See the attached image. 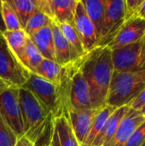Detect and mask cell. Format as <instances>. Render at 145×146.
<instances>
[{
    "label": "cell",
    "instance_id": "obj_1",
    "mask_svg": "<svg viewBox=\"0 0 145 146\" xmlns=\"http://www.w3.org/2000/svg\"><path fill=\"white\" fill-rule=\"evenodd\" d=\"M80 71L87 82L92 109L106 105V99L114 73L112 50L97 47L83 58Z\"/></svg>",
    "mask_w": 145,
    "mask_h": 146
},
{
    "label": "cell",
    "instance_id": "obj_2",
    "mask_svg": "<svg viewBox=\"0 0 145 146\" xmlns=\"http://www.w3.org/2000/svg\"><path fill=\"white\" fill-rule=\"evenodd\" d=\"M24 137L34 146H50L54 117L51 112L27 89L19 90Z\"/></svg>",
    "mask_w": 145,
    "mask_h": 146
},
{
    "label": "cell",
    "instance_id": "obj_3",
    "mask_svg": "<svg viewBox=\"0 0 145 146\" xmlns=\"http://www.w3.org/2000/svg\"><path fill=\"white\" fill-rule=\"evenodd\" d=\"M145 89V69L137 72L113 73L106 104L121 108L128 104Z\"/></svg>",
    "mask_w": 145,
    "mask_h": 146
},
{
    "label": "cell",
    "instance_id": "obj_4",
    "mask_svg": "<svg viewBox=\"0 0 145 146\" xmlns=\"http://www.w3.org/2000/svg\"><path fill=\"white\" fill-rule=\"evenodd\" d=\"M19 90L20 87L0 80V115L18 139L24 136Z\"/></svg>",
    "mask_w": 145,
    "mask_h": 146
},
{
    "label": "cell",
    "instance_id": "obj_5",
    "mask_svg": "<svg viewBox=\"0 0 145 146\" xmlns=\"http://www.w3.org/2000/svg\"><path fill=\"white\" fill-rule=\"evenodd\" d=\"M114 71L137 72L145 69V37L141 40L112 50Z\"/></svg>",
    "mask_w": 145,
    "mask_h": 146
},
{
    "label": "cell",
    "instance_id": "obj_6",
    "mask_svg": "<svg viewBox=\"0 0 145 146\" xmlns=\"http://www.w3.org/2000/svg\"><path fill=\"white\" fill-rule=\"evenodd\" d=\"M29 74L10 51L3 34L0 33V80L21 88L27 81Z\"/></svg>",
    "mask_w": 145,
    "mask_h": 146
},
{
    "label": "cell",
    "instance_id": "obj_7",
    "mask_svg": "<svg viewBox=\"0 0 145 146\" xmlns=\"http://www.w3.org/2000/svg\"><path fill=\"white\" fill-rule=\"evenodd\" d=\"M125 21L124 0H105L103 26L97 47L108 46Z\"/></svg>",
    "mask_w": 145,
    "mask_h": 146
},
{
    "label": "cell",
    "instance_id": "obj_8",
    "mask_svg": "<svg viewBox=\"0 0 145 146\" xmlns=\"http://www.w3.org/2000/svg\"><path fill=\"white\" fill-rule=\"evenodd\" d=\"M29 90L52 114L54 119L60 117V106L56 84L30 73L29 78L22 86Z\"/></svg>",
    "mask_w": 145,
    "mask_h": 146
},
{
    "label": "cell",
    "instance_id": "obj_9",
    "mask_svg": "<svg viewBox=\"0 0 145 146\" xmlns=\"http://www.w3.org/2000/svg\"><path fill=\"white\" fill-rule=\"evenodd\" d=\"M83 57L77 61L76 67L74 68L70 86L69 101L71 110H90L92 109L90 91L86 80H85L80 67L83 62Z\"/></svg>",
    "mask_w": 145,
    "mask_h": 146
},
{
    "label": "cell",
    "instance_id": "obj_10",
    "mask_svg": "<svg viewBox=\"0 0 145 146\" xmlns=\"http://www.w3.org/2000/svg\"><path fill=\"white\" fill-rule=\"evenodd\" d=\"M73 25L79 36L85 53H88L97 47V40L94 25L88 16L81 0H78L76 5Z\"/></svg>",
    "mask_w": 145,
    "mask_h": 146
},
{
    "label": "cell",
    "instance_id": "obj_11",
    "mask_svg": "<svg viewBox=\"0 0 145 146\" xmlns=\"http://www.w3.org/2000/svg\"><path fill=\"white\" fill-rule=\"evenodd\" d=\"M145 37V20L135 16L124 22L115 38L109 44L111 50L138 42Z\"/></svg>",
    "mask_w": 145,
    "mask_h": 146
},
{
    "label": "cell",
    "instance_id": "obj_12",
    "mask_svg": "<svg viewBox=\"0 0 145 146\" xmlns=\"http://www.w3.org/2000/svg\"><path fill=\"white\" fill-rule=\"evenodd\" d=\"M100 109V108H99ZM99 109L70 110L68 119L71 128L80 145L85 142Z\"/></svg>",
    "mask_w": 145,
    "mask_h": 146
},
{
    "label": "cell",
    "instance_id": "obj_13",
    "mask_svg": "<svg viewBox=\"0 0 145 146\" xmlns=\"http://www.w3.org/2000/svg\"><path fill=\"white\" fill-rule=\"evenodd\" d=\"M145 121L139 111L129 108L128 112L121 120L114 136L103 146H125L133 132Z\"/></svg>",
    "mask_w": 145,
    "mask_h": 146
},
{
    "label": "cell",
    "instance_id": "obj_14",
    "mask_svg": "<svg viewBox=\"0 0 145 146\" xmlns=\"http://www.w3.org/2000/svg\"><path fill=\"white\" fill-rule=\"evenodd\" d=\"M52 33L55 47V57L56 63H58L61 67H63L80 58V56L78 55L74 48L64 36L58 24L53 21Z\"/></svg>",
    "mask_w": 145,
    "mask_h": 146
},
{
    "label": "cell",
    "instance_id": "obj_15",
    "mask_svg": "<svg viewBox=\"0 0 145 146\" xmlns=\"http://www.w3.org/2000/svg\"><path fill=\"white\" fill-rule=\"evenodd\" d=\"M50 146H81L78 142L67 117L62 115L54 119Z\"/></svg>",
    "mask_w": 145,
    "mask_h": 146
},
{
    "label": "cell",
    "instance_id": "obj_16",
    "mask_svg": "<svg viewBox=\"0 0 145 146\" xmlns=\"http://www.w3.org/2000/svg\"><path fill=\"white\" fill-rule=\"evenodd\" d=\"M28 38L35 44V46L42 55L43 58L56 62L52 22L51 24L39 29Z\"/></svg>",
    "mask_w": 145,
    "mask_h": 146
},
{
    "label": "cell",
    "instance_id": "obj_17",
    "mask_svg": "<svg viewBox=\"0 0 145 146\" xmlns=\"http://www.w3.org/2000/svg\"><path fill=\"white\" fill-rule=\"evenodd\" d=\"M129 110L128 106H123L121 108H117L115 111L110 115L105 123L103 128L98 133V135L95 138L91 146H103L107 143L116 132L121 120L126 115Z\"/></svg>",
    "mask_w": 145,
    "mask_h": 146
},
{
    "label": "cell",
    "instance_id": "obj_18",
    "mask_svg": "<svg viewBox=\"0 0 145 146\" xmlns=\"http://www.w3.org/2000/svg\"><path fill=\"white\" fill-rule=\"evenodd\" d=\"M78 0H50L52 21L57 24L73 25V17Z\"/></svg>",
    "mask_w": 145,
    "mask_h": 146
},
{
    "label": "cell",
    "instance_id": "obj_19",
    "mask_svg": "<svg viewBox=\"0 0 145 146\" xmlns=\"http://www.w3.org/2000/svg\"><path fill=\"white\" fill-rule=\"evenodd\" d=\"M85 11L92 21L96 36L97 40V44L101 37L102 29L103 26L104 20V10H105V0H81Z\"/></svg>",
    "mask_w": 145,
    "mask_h": 146
},
{
    "label": "cell",
    "instance_id": "obj_20",
    "mask_svg": "<svg viewBox=\"0 0 145 146\" xmlns=\"http://www.w3.org/2000/svg\"><path fill=\"white\" fill-rule=\"evenodd\" d=\"M3 37L4 38L10 51L20 62L24 54L26 42L27 38V35L26 34L25 31L23 29L15 31H6L3 33Z\"/></svg>",
    "mask_w": 145,
    "mask_h": 146
},
{
    "label": "cell",
    "instance_id": "obj_21",
    "mask_svg": "<svg viewBox=\"0 0 145 146\" xmlns=\"http://www.w3.org/2000/svg\"><path fill=\"white\" fill-rule=\"evenodd\" d=\"M117 108L109 106V105H104L99 109V111L93 121V124L91 126V131L89 133V135L84 143V145L81 146H91L92 142L94 141L95 138L98 135V133L101 132V130L103 128L105 123L107 122L108 119L110 117V115L115 111Z\"/></svg>",
    "mask_w": 145,
    "mask_h": 146
},
{
    "label": "cell",
    "instance_id": "obj_22",
    "mask_svg": "<svg viewBox=\"0 0 145 146\" xmlns=\"http://www.w3.org/2000/svg\"><path fill=\"white\" fill-rule=\"evenodd\" d=\"M43 56L35 46V44L32 42V40L28 38H26L25 51L22 57L20 60L21 65L32 74H35L37 68L43 60Z\"/></svg>",
    "mask_w": 145,
    "mask_h": 146
},
{
    "label": "cell",
    "instance_id": "obj_23",
    "mask_svg": "<svg viewBox=\"0 0 145 146\" xmlns=\"http://www.w3.org/2000/svg\"><path fill=\"white\" fill-rule=\"evenodd\" d=\"M15 10L21 29L24 30L29 18L38 10L35 0H7Z\"/></svg>",
    "mask_w": 145,
    "mask_h": 146
},
{
    "label": "cell",
    "instance_id": "obj_24",
    "mask_svg": "<svg viewBox=\"0 0 145 146\" xmlns=\"http://www.w3.org/2000/svg\"><path fill=\"white\" fill-rule=\"evenodd\" d=\"M62 67L54 61L44 58L36 69L35 74L57 85L60 80Z\"/></svg>",
    "mask_w": 145,
    "mask_h": 146
},
{
    "label": "cell",
    "instance_id": "obj_25",
    "mask_svg": "<svg viewBox=\"0 0 145 146\" xmlns=\"http://www.w3.org/2000/svg\"><path fill=\"white\" fill-rule=\"evenodd\" d=\"M60 29L63 33L64 36L69 41V43L72 44V46L74 48L78 55L82 57L85 56L87 53H85L83 44L81 43V40L79 38V36L76 31V28L74 25L69 24V23H62V24H58Z\"/></svg>",
    "mask_w": 145,
    "mask_h": 146
},
{
    "label": "cell",
    "instance_id": "obj_26",
    "mask_svg": "<svg viewBox=\"0 0 145 146\" xmlns=\"http://www.w3.org/2000/svg\"><path fill=\"white\" fill-rule=\"evenodd\" d=\"M51 22L52 20L49 16H47L46 15L43 14L38 10H36L33 13V15L29 18L24 28V31L26 34L29 37L37 31H38L39 29L51 24Z\"/></svg>",
    "mask_w": 145,
    "mask_h": 146
},
{
    "label": "cell",
    "instance_id": "obj_27",
    "mask_svg": "<svg viewBox=\"0 0 145 146\" xmlns=\"http://www.w3.org/2000/svg\"><path fill=\"white\" fill-rule=\"evenodd\" d=\"M2 10H3V18L7 31H15V30L21 29L17 15L7 0H3Z\"/></svg>",
    "mask_w": 145,
    "mask_h": 146
},
{
    "label": "cell",
    "instance_id": "obj_28",
    "mask_svg": "<svg viewBox=\"0 0 145 146\" xmlns=\"http://www.w3.org/2000/svg\"><path fill=\"white\" fill-rule=\"evenodd\" d=\"M17 136L0 115V146H15Z\"/></svg>",
    "mask_w": 145,
    "mask_h": 146
},
{
    "label": "cell",
    "instance_id": "obj_29",
    "mask_svg": "<svg viewBox=\"0 0 145 146\" xmlns=\"http://www.w3.org/2000/svg\"><path fill=\"white\" fill-rule=\"evenodd\" d=\"M145 142V121L132 134L125 146H141Z\"/></svg>",
    "mask_w": 145,
    "mask_h": 146
},
{
    "label": "cell",
    "instance_id": "obj_30",
    "mask_svg": "<svg viewBox=\"0 0 145 146\" xmlns=\"http://www.w3.org/2000/svg\"><path fill=\"white\" fill-rule=\"evenodd\" d=\"M142 2L143 0H124L126 21L138 16V12L142 4Z\"/></svg>",
    "mask_w": 145,
    "mask_h": 146
},
{
    "label": "cell",
    "instance_id": "obj_31",
    "mask_svg": "<svg viewBox=\"0 0 145 146\" xmlns=\"http://www.w3.org/2000/svg\"><path fill=\"white\" fill-rule=\"evenodd\" d=\"M145 106V89H144L129 104L128 107L132 110L139 111Z\"/></svg>",
    "mask_w": 145,
    "mask_h": 146
},
{
    "label": "cell",
    "instance_id": "obj_32",
    "mask_svg": "<svg viewBox=\"0 0 145 146\" xmlns=\"http://www.w3.org/2000/svg\"><path fill=\"white\" fill-rule=\"evenodd\" d=\"M35 3H36L37 9L38 11L46 15L52 20V14H51L50 0H35Z\"/></svg>",
    "mask_w": 145,
    "mask_h": 146
},
{
    "label": "cell",
    "instance_id": "obj_33",
    "mask_svg": "<svg viewBox=\"0 0 145 146\" xmlns=\"http://www.w3.org/2000/svg\"><path fill=\"white\" fill-rule=\"evenodd\" d=\"M15 146H34V145L32 142H30L26 138H25L23 136V137L18 139V140H17Z\"/></svg>",
    "mask_w": 145,
    "mask_h": 146
},
{
    "label": "cell",
    "instance_id": "obj_34",
    "mask_svg": "<svg viewBox=\"0 0 145 146\" xmlns=\"http://www.w3.org/2000/svg\"><path fill=\"white\" fill-rule=\"evenodd\" d=\"M2 3L3 0H0V33L3 34V33H5L7 31L4 21H3V10H2Z\"/></svg>",
    "mask_w": 145,
    "mask_h": 146
},
{
    "label": "cell",
    "instance_id": "obj_35",
    "mask_svg": "<svg viewBox=\"0 0 145 146\" xmlns=\"http://www.w3.org/2000/svg\"><path fill=\"white\" fill-rule=\"evenodd\" d=\"M138 16L145 20V0H143V2H142V4L138 12Z\"/></svg>",
    "mask_w": 145,
    "mask_h": 146
},
{
    "label": "cell",
    "instance_id": "obj_36",
    "mask_svg": "<svg viewBox=\"0 0 145 146\" xmlns=\"http://www.w3.org/2000/svg\"><path fill=\"white\" fill-rule=\"evenodd\" d=\"M139 113H140L141 115H143L145 117V106L139 110Z\"/></svg>",
    "mask_w": 145,
    "mask_h": 146
},
{
    "label": "cell",
    "instance_id": "obj_37",
    "mask_svg": "<svg viewBox=\"0 0 145 146\" xmlns=\"http://www.w3.org/2000/svg\"><path fill=\"white\" fill-rule=\"evenodd\" d=\"M141 146H145V142H144V144H143V145H141Z\"/></svg>",
    "mask_w": 145,
    "mask_h": 146
}]
</instances>
